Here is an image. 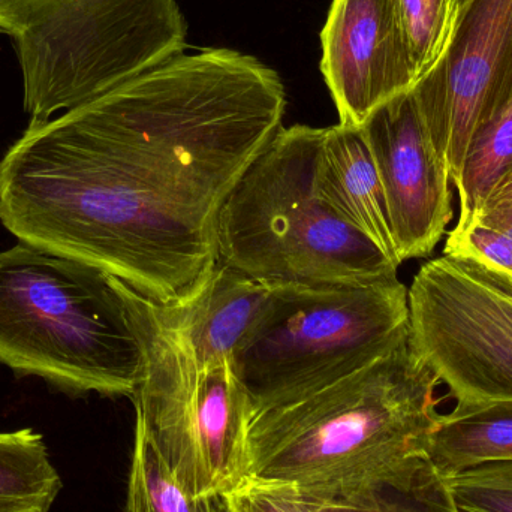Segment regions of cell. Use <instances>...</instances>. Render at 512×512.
I'll use <instances>...</instances> for the list:
<instances>
[{
    "label": "cell",
    "instance_id": "5bb4252c",
    "mask_svg": "<svg viewBox=\"0 0 512 512\" xmlns=\"http://www.w3.org/2000/svg\"><path fill=\"white\" fill-rule=\"evenodd\" d=\"M424 457L444 480L484 463L512 460V400L456 405L439 417Z\"/></svg>",
    "mask_w": 512,
    "mask_h": 512
},
{
    "label": "cell",
    "instance_id": "ffe728a7",
    "mask_svg": "<svg viewBox=\"0 0 512 512\" xmlns=\"http://www.w3.org/2000/svg\"><path fill=\"white\" fill-rule=\"evenodd\" d=\"M445 481L457 512H512V460L484 463Z\"/></svg>",
    "mask_w": 512,
    "mask_h": 512
},
{
    "label": "cell",
    "instance_id": "d6986e66",
    "mask_svg": "<svg viewBox=\"0 0 512 512\" xmlns=\"http://www.w3.org/2000/svg\"><path fill=\"white\" fill-rule=\"evenodd\" d=\"M322 512H457L447 481L424 463L417 477L403 489H384Z\"/></svg>",
    "mask_w": 512,
    "mask_h": 512
},
{
    "label": "cell",
    "instance_id": "6da1fadb",
    "mask_svg": "<svg viewBox=\"0 0 512 512\" xmlns=\"http://www.w3.org/2000/svg\"><path fill=\"white\" fill-rule=\"evenodd\" d=\"M285 107L279 75L251 54H179L29 122L0 161V222L159 306L186 303L218 265L224 204Z\"/></svg>",
    "mask_w": 512,
    "mask_h": 512
},
{
    "label": "cell",
    "instance_id": "484cf974",
    "mask_svg": "<svg viewBox=\"0 0 512 512\" xmlns=\"http://www.w3.org/2000/svg\"><path fill=\"white\" fill-rule=\"evenodd\" d=\"M469 2H471V0H450L451 11H453L454 20H456V23L460 12L465 9V6L468 5Z\"/></svg>",
    "mask_w": 512,
    "mask_h": 512
},
{
    "label": "cell",
    "instance_id": "30bf717a",
    "mask_svg": "<svg viewBox=\"0 0 512 512\" xmlns=\"http://www.w3.org/2000/svg\"><path fill=\"white\" fill-rule=\"evenodd\" d=\"M384 188L400 262L432 254L453 218L450 176L411 92L373 111L361 126Z\"/></svg>",
    "mask_w": 512,
    "mask_h": 512
},
{
    "label": "cell",
    "instance_id": "7a4b0ae2",
    "mask_svg": "<svg viewBox=\"0 0 512 512\" xmlns=\"http://www.w3.org/2000/svg\"><path fill=\"white\" fill-rule=\"evenodd\" d=\"M438 375L406 337L363 369L252 411L248 477L330 507L408 486L441 414Z\"/></svg>",
    "mask_w": 512,
    "mask_h": 512
},
{
    "label": "cell",
    "instance_id": "4fadbf2b",
    "mask_svg": "<svg viewBox=\"0 0 512 512\" xmlns=\"http://www.w3.org/2000/svg\"><path fill=\"white\" fill-rule=\"evenodd\" d=\"M316 188L343 219L369 237L391 261L402 264L384 188L361 128L343 123L324 128Z\"/></svg>",
    "mask_w": 512,
    "mask_h": 512
},
{
    "label": "cell",
    "instance_id": "ba28073f",
    "mask_svg": "<svg viewBox=\"0 0 512 512\" xmlns=\"http://www.w3.org/2000/svg\"><path fill=\"white\" fill-rule=\"evenodd\" d=\"M409 339L456 405L512 400V282L444 255L408 289Z\"/></svg>",
    "mask_w": 512,
    "mask_h": 512
},
{
    "label": "cell",
    "instance_id": "603a6c76",
    "mask_svg": "<svg viewBox=\"0 0 512 512\" xmlns=\"http://www.w3.org/2000/svg\"><path fill=\"white\" fill-rule=\"evenodd\" d=\"M474 221L512 234V171L486 198Z\"/></svg>",
    "mask_w": 512,
    "mask_h": 512
},
{
    "label": "cell",
    "instance_id": "277c9868",
    "mask_svg": "<svg viewBox=\"0 0 512 512\" xmlns=\"http://www.w3.org/2000/svg\"><path fill=\"white\" fill-rule=\"evenodd\" d=\"M324 128H280L249 165L219 218V261L267 288L366 285L397 277L369 237L316 188Z\"/></svg>",
    "mask_w": 512,
    "mask_h": 512
},
{
    "label": "cell",
    "instance_id": "cb8c5ba5",
    "mask_svg": "<svg viewBox=\"0 0 512 512\" xmlns=\"http://www.w3.org/2000/svg\"><path fill=\"white\" fill-rule=\"evenodd\" d=\"M210 510L212 512H243L230 493L228 495L212 496L210 498Z\"/></svg>",
    "mask_w": 512,
    "mask_h": 512
},
{
    "label": "cell",
    "instance_id": "7c38bea8",
    "mask_svg": "<svg viewBox=\"0 0 512 512\" xmlns=\"http://www.w3.org/2000/svg\"><path fill=\"white\" fill-rule=\"evenodd\" d=\"M270 288L219 261L203 288L177 306H159L162 321L200 366L230 361L258 319Z\"/></svg>",
    "mask_w": 512,
    "mask_h": 512
},
{
    "label": "cell",
    "instance_id": "7402d4cb",
    "mask_svg": "<svg viewBox=\"0 0 512 512\" xmlns=\"http://www.w3.org/2000/svg\"><path fill=\"white\" fill-rule=\"evenodd\" d=\"M230 495L243 512H322L325 508L286 484L245 481Z\"/></svg>",
    "mask_w": 512,
    "mask_h": 512
},
{
    "label": "cell",
    "instance_id": "44dd1931",
    "mask_svg": "<svg viewBox=\"0 0 512 512\" xmlns=\"http://www.w3.org/2000/svg\"><path fill=\"white\" fill-rule=\"evenodd\" d=\"M444 255L472 259L512 282V234L472 221L454 227L445 243Z\"/></svg>",
    "mask_w": 512,
    "mask_h": 512
},
{
    "label": "cell",
    "instance_id": "52a82bcc",
    "mask_svg": "<svg viewBox=\"0 0 512 512\" xmlns=\"http://www.w3.org/2000/svg\"><path fill=\"white\" fill-rule=\"evenodd\" d=\"M143 352L132 394L137 424L192 498L228 495L248 477L252 400L230 361L200 366L153 301L125 283Z\"/></svg>",
    "mask_w": 512,
    "mask_h": 512
},
{
    "label": "cell",
    "instance_id": "3957f363",
    "mask_svg": "<svg viewBox=\"0 0 512 512\" xmlns=\"http://www.w3.org/2000/svg\"><path fill=\"white\" fill-rule=\"evenodd\" d=\"M0 363L66 393L131 399L143 352L125 282L23 242L0 251Z\"/></svg>",
    "mask_w": 512,
    "mask_h": 512
},
{
    "label": "cell",
    "instance_id": "d4e9b609",
    "mask_svg": "<svg viewBox=\"0 0 512 512\" xmlns=\"http://www.w3.org/2000/svg\"><path fill=\"white\" fill-rule=\"evenodd\" d=\"M33 2L38 0H0V23Z\"/></svg>",
    "mask_w": 512,
    "mask_h": 512
},
{
    "label": "cell",
    "instance_id": "9a60e30c",
    "mask_svg": "<svg viewBox=\"0 0 512 512\" xmlns=\"http://www.w3.org/2000/svg\"><path fill=\"white\" fill-rule=\"evenodd\" d=\"M60 489L41 433L0 432V512H48Z\"/></svg>",
    "mask_w": 512,
    "mask_h": 512
},
{
    "label": "cell",
    "instance_id": "8992f818",
    "mask_svg": "<svg viewBox=\"0 0 512 512\" xmlns=\"http://www.w3.org/2000/svg\"><path fill=\"white\" fill-rule=\"evenodd\" d=\"M30 122H47L185 53L177 0H38L0 23Z\"/></svg>",
    "mask_w": 512,
    "mask_h": 512
},
{
    "label": "cell",
    "instance_id": "ac0fdd59",
    "mask_svg": "<svg viewBox=\"0 0 512 512\" xmlns=\"http://www.w3.org/2000/svg\"><path fill=\"white\" fill-rule=\"evenodd\" d=\"M418 81L444 57L456 20L450 0H396Z\"/></svg>",
    "mask_w": 512,
    "mask_h": 512
},
{
    "label": "cell",
    "instance_id": "8fae6325",
    "mask_svg": "<svg viewBox=\"0 0 512 512\" xmlns=\"http://www.w3.org/2000/svg\"><path fill=\"white\" fill-rule=\"evenodd\" d=\"M321 41L322 74L343 125L361 128L418 83L396 0H333Z\"/></svg>",
    "mask_w": 512,
    "mask_h": 512
},
{
    "label": "cell",
    "instance_id": "9c48e42d",
    "mask_svg": "<svg viewBox=\"0 0 512 512\" xmlns=\"http://www.w3.org/2000/svg\"><path fill=\"white\" fill-rule=\"evenodd\" d=\"M411 93L456 186L472 144L512 102V0H471L444 57Z\"/></svg>",
    "mask_w": 512,
    "mask_h": 512
},
{
    "label": "cell",
    "instance_id": "e0dca14e",
    "mask_svg": "<svg viewBox=\"0 0 512 512\" xmlns=\"http://www.w3.org/2000/svg\"><path fill=\"white\" fill-rule=\"evenodd\" d=\"M123 512H212L210 498H192L177 484L138 424Z\"/></svg>",
    "mask_w": 512,
    "mask_h": 512
},
{
    "label": "cell",
    "instance_id": "2e32d148",
    "mask_svg": "<svg viewBox=\"0 0 512 512\" xmlns=\"http://www.w3.org/2000/svg\"><path fill=\"white\" fill-rule=\"evenodd\" d=\"M512 171V102L472 144L459 182L460 216L456 227L474 221L486 198Z\"/></svg>",
    "mask_w": 512,
    "mask_h": 512
},
{
    "label": "cell",
    "instance_id": "5b68a950",
    "mask_svg": "<svg viewBox=\"0 0 512 512\" xmlns=\"http://www.w3.org/2000/svg\"><path fill=\"white\" fill-rule=\"evenodd\" d=\"M409 334L399 277L366 285L280 286L230 358L252 411L345 378Z\"/></svg>",
    "mask_w": 512,
    "mask_h": 512
}]
</instances>
